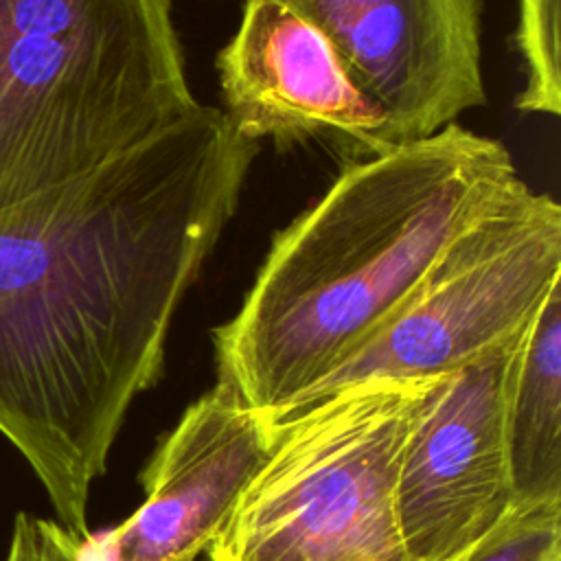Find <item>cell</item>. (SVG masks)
Masks as SVG:
<instances>
[{
	"label": "cell",
	"instance_id": "7",
	"mask_svg": "<svg viewBox=\"0 0 561 561\" xmlns=\"http://www.w3.org/2000/svg\"><path fill=\"white\" fill-rule=\"evenodd\" d=\"M335 46L381 107L392 145L427 138L486 103L484 0H280Z\"/></svg>",
	"mask_w": 561,
	"mask_h": 561
},
{
	"label": "cell",
	"instance_id": "9",
	"mask_svg": "<svg viewBox=\"0 0 561 561\" xmlns=\"http://www.w3.org/2000/svg\"><path fill=\"white\" fill-rule=\"evenodd\" d=\"M274 430L221 381L158 443L145 502L112 528L118 561H197L265 460Z\"/></svg>",
	"mask_w": 561,
	"mask_h": 561
},
{
	"label": "cell",
	"instance_id": "6",
	"mask_svg": "<svg viewBox=\"0 0 561 561\" xmlns=\"http://www.w3.org/2000/svg\"><path fill=\"white\" fill-rule=\"evenodd\" d=\"M524 331L432 377L421 397L394 491L410 561H462L515 504L504 447V390Z\"/></svg>",
	"mask_w": 561,
	"mask_h": 561
},
{
	"label": "cell",
	"instance_id": "2",
	"mask_svg": "<svg viewBox=\"0 0 561 561\" xmlns=\"http://www.w3.org/2000/svg\"><path fill=\"white\" fill-rule=\"evenodd\" d=\"M511 151L458 123L351 158L213 329L217 381L272 427L377 333L449 243L517 180Z\"/></svg>",
	"mask_w": 561,
	"mask_h": 561
},
{
	"label": "cell",
	"instance_id": "12",
	"mask_svg": "<svg viewBox=\"0 0 561 561\" xmlns=\"http://www.w3.org/2000/svg\"><path fill=\"white\" fill-rule=\"evenodd\" d=\"M462 561H561V502L513 504Z\"/></svg>",
	"mask_w": 561,
	"mask_h": 561
},
{
	"label": "cell",
	"instance_id": "8",
	"mask_svg": "<svg viewBox=\"0 0 561 561\" xmlns=\"http://www.w3.org/2000/svg\"><path fill=\"white\" fill-rule=\"evenodd\" d=\"M215 66L219 110L245 140L327 138L355 149L353 158L394 147L386 114L331 39L280 0H243L239 26Z\"/></svg>",
	"mask_w": 561,
	"mask_h": 561
},
{
	"label": "cell",
	"instance_id": "1",
	"mask_svg": "<svg viewBox=\"0 0 561 561\" xmlns=\"http://www.w3.org/2000/svg\"><path fill=\"white\" fill-rule=\"evenodd\" d=\"M259 145L197 103L99 167L0 210V434L59 524L156 383L186 289L237 213Z\"/></svg>",
	"mask_w": 561,
	"mask_h": 561
},
{
	"label": "cell",
	"instance_id": "3",
	"mask_svg": "<svg viewBox=\"0 0 561 561\" xmlns=\"http://www.w3.org/2000/svg\"><path fill=\"white\" fill-rule=\"evenodd\" d=\"M173 0H0V210L191 112Z\"/></svg>",
	"mask_w": 561,
	"mask_h": 561
},
{
	"label": "cell",
	"instance_id": "5",
	"mask_svg": "<svg viewBox=\"0 0 561 561\" xmlns=\"http://www.w3.org/2000/svg\"><path fill=\"white\" fill-rule=\"evenodd\" d=\"M557 285L561 206L517 178L449 243L410 300L280 419L355 383L451 373L522 333Z\"/></svg>",
	"mask_w": 561,
	"mask_h": 561
},
{
	"label": "cell",
	"instance_id": "4",
	"mask_svg": "<svg viewBox=\"0 0 561 561\" xmlns=\"http://www.w3.org/2000/svg\"><path fill=\"white\" fill-rule=\"evenodd\" d=\"M430 379L355 383L276 421L208 561H410L394 491Z\"/></svg>",
	"mask_w": 561,
	"mask_h": 561
},
{
	"label": "cell",
	"instance_id": "10",
	"mask_svg": "<svg viewBox=\"0 0 561 561\" xmlns=\"http://www.w3.org/2000/svg\"><path fill=\"white\" fill-rule=\"evenodd\" d=\"M515 504L561 502V285L526 327L504 390Z\"/></svg>",
	"mask_w": 561,
	"mask_h": 561
},
{
	"label": "cell",
	"instance_id": "13",
	"mask_svg": "<svg viewBox=\"0 0 561 561\" xmlns=\"http://www.w3.org/2000/svg\"><path fill=\"white\" fill-rule=\"evenodd\" d=\"M79 537L64 524L18 513L4 561H79Z\"/></svg>",
	"mask_w": 561,
	"mask_h": 561
},
{
	"label": "cell",
	"instance_id": "11",
	"mask_svg": "<svg viewBox=\"0 0 561 561\" xmlns=\"http://www.w3.org/2000/svg\"><path fill=\"white\" fill-rule=\"evenodd\" d=\"M515 48L524 66V88L515 110L561 114V0H519Z\"/></svg>",
	"mask_w": 561,
	"mask_h": 561
}]
</instances>
